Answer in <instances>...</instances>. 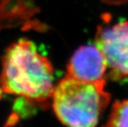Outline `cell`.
Here are the masks:
<instances>
[{
	"mask_svg": "<svg viewBox=\"0 0 128 127\" xmlns=\"http://www.w3.org/2000/svg\"><path fill=\"white\" fill-rule=\"evenodd\" d=\"M0 86L5 93L44 102L52 97L54 70L36 45L22 38L12 43L2 60Z\"/></svg>",
	"mask_w": 128,
	"mask_h": 127,
	"instance_id": "obj_1",
	"label": "cell"
},
{
	"mask_svg": "<svg viewBox=\"0 0 128 127\" xmlns=\"http://www.w3.org/2000/svg\"><path fill=\"white\" fill-rule=\"evenodd\" d=\"M106 83L80 81L67 75L52 94V106L59 121L72 127L95 126L110 102Z\"/></svg>",
	"mask_w": 128,
	"mask_h": 127,
	"instance_id": "obj_2",
	"label": "cell"
},
{
	"mask_svg": "<svg viewBox=\"0 0 128 127\" xmlns=\"http://www.w3.org/2000/svg\"><path fill=\"white\" fill-rule=\"evenodd\" d=\"M95 45L102 53L113 80L128 77V21L99 26Z\"/></svg>",
	"mask_w": 128,
	"mask_h": 127,
	"instance_id": "obj_3",
	"label": "cell"
},
{
	"mask_svg": "<svg viewBox=\"0 0 128 127\" xmlns=\"http://www.w3.org/2000/svg\"><path fill=\"white\" fill-rule=\"evenodd\" d=\"M68 75L80 81L106 83L108 64L96 45H84L75 51L68 64Z\"/></svg>",
	"mask_w": 128,
	"mask_h": 127,
	"instance_id": "obj_4",
	"label": "cell"
},
{
	"mask_svg": "<svg viewBox=\"0 0 128 127\" xmlns=\"http://www.w3.org/2000/svg\"><path fill=\"white\" fill-rule=\"evenodd\" d=\"M106 126H128V98L123 101H118L112 105Z\"/></svg>",
	"mask_w": 128,
	"mask_h": 127,
	"instance_id": "obj_5",
	"label": "cell"
}]
</instances>
